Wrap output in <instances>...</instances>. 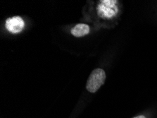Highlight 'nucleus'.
<instances>
[{"instance_id": "f257e3e1", "label": "nucleus", "mask_w": 157, "mask_h": 118, "mask_svg": "<svg viewBox=\"0 0 157 118\" xmlns=\"http://www.w3.org/2000/svg\"><path fill=\"white\" fill-rule=\"evenodd\" d=\"M106 74L102 69H96L92 71L87 79L86 88L90 93H95L105 82Z\"/></svg>"}, {"instance_id": "20e7f679", "label": "nucleus", "mask_w": 157, "mask_h": 118, "mask_svg": "<svg viewBox=\"0 0 157 118\" xmlns=\"http://www.w3.org/2000/svg\"><path fill=\"white\" fill-rule=\"evenodd\" d=\"M90 33V27L87 24L79 23L71 30V33L76 38H80L87 35Z\"/></svg>"}, {"instance_id": "7ed1b4c3", "label": "nucleus", "mask_w": 157, "mask_h": 118, "mask_svg": "<svg viewBox=\"0 0 157 118\" xmlns=\"http://www.w3.org/2000/svg\"><path fill=\"white\" fill-rule=\"evenodd\" d=\"M24 21L20 16L9 18L6 21V28L9 32L13 33H20L24 28Z\"/></svg>"}, {"instance_id": "f03ea898", "label": "nucleus", "mask_w": 157, "mask_h": 118, "mask_svg": "<svg viewBox=\"0 0 157 118\" xmlns=\"http://www.w3.org/2000/svg\"><path fill=\"white\" fill-rule=\"evenodd\" d=\"M101 4L97 7V12L101 18H111L118 12L115 4L117 1H101Z\"/></svg>"}, {"instance_id": "39448f33", "label": "nucleus", "mask_w": 157, "mask_h": 118, "mask_svg": "<svg viewBox=\"0 0 157 118\" xmlns=\"http://www.w3.org/2000/svg\"><path fill=\"white\" fill-rule=\"evenodd\" d=\"M134 118H146L144 116H143V115H140V116H137V117H135Z\"/></svg>"}]
</instances>
